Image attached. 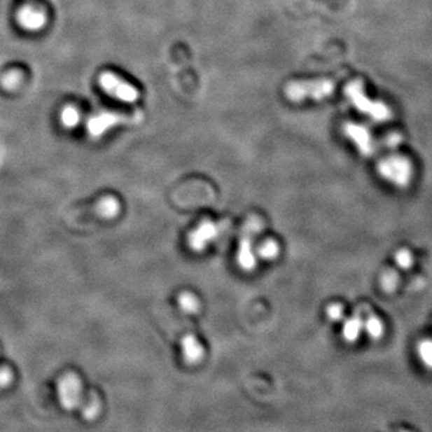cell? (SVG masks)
<instances>
[{
  "mask_svg": "<svg viewBox=\"0 0 432 432\" xmlns=\"http://www.w3.org/2000/svg\"><path fill=\"white\" fill-rule=\"evenodd\" d=\"M126 122H130V118L124 116V114L114 113V112H101V113L92 116L89 119V134H92V137H101L109 129Z\"/></svg>",
  "mask_w": 432,
  "mask_h": 432,
  "instance_id": "52a82bcc",
  "label": "cell"
},
{
  "mask_svg": "<svg viewBox=\"0 0 432 432\" xmlns=\"http://www.w3.org/2000/svg\"><path fill=\"white\" fill-rule=\"evenodd\" d=\"M346 95L349 97V100L352 102V105L356 109L366 114L368 117L372 118L376 122H383L391 118V111L383 105L381 102L370 100L369 97H366L364 92V87L361 81H353L344 89Z\"/></svg>",
  "mask_w": 432,
  "mask_h": 432,
  "instance_id": "7a4b0ae2",
  "label": "cell"
},
{
  "mask_svg": "<svg viewBox=\"0 0 432 432\" xmlns=\"http://www.w3.org/2000/svg\"><path fill=\"white\" fill-rule=\"evenodd\" d=\"M97 214L105 218H113L120 211V203L112 196L102 198L97 207Z\"/></svg>",
  "mask_w": 432,
  "mask_h": 432,
  "instance_id": "4fadbf2b",
  "label": "cell"
},
{
  "mask_svg": "<svg viewBox=\"0 0 432 432\" xmlns=\"http://www.w3.org/2000/svg\"><path fill=\"white\" fill-rule=\"evenodd\" d=\"M383 330L384 329H383L382 322L376 319L375 316L370 317L364 322V332H366L371 339H375V340L379 339L383 335Z\"/></svg>",
  "mask_w": 432,
  "mask_h": 432,
  "instance_id": "ac0fdd59",
  "label": "cell"
},
{
  "mask_svg": "<svg viewBox=\"0 0 432 432\" xmlns=\"http://www.w3.org/2000/svg\"><path fill=\"white\" fill-rule=\"evenodd\" d=\"M344 134L349 137L354 146L358 148L363 155H371L374 151V142L371 139V134L364 126L359 124H346L344 127Z\"/></svg>",
  "mask_w": 432,
  "mask_h": 432,
  "instance_id": "9c48e42d",
  "label": "cell"
},
{
  "mask_svg": "<svg viewBox=\"0 0 432 432\" xmlns=\"http://www.w3.org/2000/svg\"><path fill=\"white\" fill-rule=\"evenodd\" d=\"M257 253L252 248L251 238H244L240 243L237 260L243 270H252L256 265Z\"/></svg>",
  "mask_w": 432,
  "mask_h": 432,
  "instance_id": "8fae6325",
  "label": "cell"
},
{
  "mask_svg": "<svg viewBox=\"0 0 432 432\" xmlns=\"http://www.w3.org/2000/svg\"><path fill=\"white\" fill-rule=\"evenodd\" d=\"M395 262H396V265H399L400 268H410L412 263H413L411 252L407 251V250H401V251L396 252V255H395Z\"/></svg>",
  "mask_w": 432,
  "mask_h": 432,
  "instance_id": "44dd1931",
  "label": "cell"
},
{
  "mask_svg": "<svg viewBox=\"0 0 432 432\" xmlns=\"http://www.w3.org/2000/svg\"><path fill=\"white\" fill-rule=\"evenodd\" d=\"M363 332H364V322H361V319L358 317L347 319L342 328V336L344 340L349 342L357 341Z\"/></svg>",
  "mask_w": 432,
  "mask_h": 432,
  "instance_id": "7c38bea8",
  "label": "cell"
},
{
  "mask_svg": "<svg viewBox=\"0 0 432 432\" xmlns=\"http://www.w3.org/2000/svg\"><path fill=\"white\" fill-rule=\"evenodd\" d=\"M334 90L330 80L297 81L286 87V97L293 102L304 100H322L329 97Z\"/></svg>",
  "mask_w": 432,
  "mask_h": 432,
  "instance_id": "6da1fadb",
  "label": "cell"
},
{
  "mask_svg": "<svg viewBox=\"0 0 432 432\" xmlns=\"http://www.w3.org/2000/svg\"><path fill=\"white\" fill-rule=\"evenodd\" d=\"M22 82H23V74L20 70H11V71L6 72L0 80L1 87L8 92H13L20 88Z\"/></svg>",
  "mask_w": 432,
  "mask_h": 432,
  "instance_id": "9a60e30c",
  "label": "cell"
},
{
  "mask_svg": "<svg viewBox=\"0 0 432 432\" xmlns=\"http://www.w3.org/2000/svg\"><path fill=\"white\" fill-rule=\"evenodd\" d=\"M279 245L274 240H265L257 248V256L265 260H273L279 255Z\"/></svg>",
  "mask_w": 432,
  "mask_h": 432,
  "instance_id": "e0dca14e",
  "label": "cell"
},
{
  "mask_svg": "<svg viewBox=\"0 0 432 432\" xmlns=\"http://www.w3.org/2000/svg\"><path fill=\"white\" fill-rule=\"evenodd\" d=\"M17 23L27 32H39L47 25V15L42 8L27 5L17 13Z\"/></svg>",
  "mask_w": 432,
  "mask_h": 432,
  "instance_id": "ba28073f",
  "label": "cell"
},
{
  "mask_svg": "<svg viewBox=\"0 0 432 432\" xmlns=\"http://www.w3.org/2000/svg\"><path fill=\"white\" fill-rule=\"evenodd\" d=\"M218 232L220 231L216 223L203 221L188 235L190 249L196 252L204 251L209 246V244L218 238Z\"/></svg>",
  "mask_w": 432,
  "mask_h": 432,
  "instance_id": "8992f818",
  "label": "cell"
},
{
  "mask_svg": "<svg viewBox=\"0 0 432 432\" xmlns=\"http://www.w3.org/2000/svg\"><path fill=\"white\" fill-rule=\"evenodd\" d=\"M11 381H13V372L6 368H1L0 369V388L8 386Z\"/></svg>",
  "mask_w": 432,
  "mask_h": 432,
  "instance_id": "cb8c5ba5",
  "label": "cell"
},
{
  "mask_svg": "<svg viewBox=\"0 0 432 432\" xmlns=\"http://www.w3.org/2000/svg\"><path fill=\"white\" fill-rule=\"evenodd\" d=\"M58 396L60 405L65 410L78 407L82 400V383L76 375H65L58 384Z\"/></svg>",
  "mask_w": 432,
  "mask_h": 432,
  "instance_id": "5b68a950",
  "label": "cell"
},
{
  "mask_svg": "<svg viewBox=\"0 0 432 432\" xmlns=\"http://www.w3.org/2000/svg\"><path fill=\"white\" fill-rule=\"evenodd\" d=\"M378 172L391 184L405 188L412 179V165L406 158L395 155L382 160L378 165Z\"/></svg>",
  "mask_w": 432,
  "mask_h": 432,
  "instance_id": "3957f363",
  "label": "cell"
},
{
  "mask_svg": "<svg viewBox=\"0 0 432 432\" xmlns=\"http://www.w3.org/2000/svg\"><path fill=\"white\" fill-rule=\"evenodd\" d=\"M81 114L78 109L74 106H67L64 107L62 113H60V122L63 124L64 127L67 129H74L76 126L80 124Z\"/></svg>",
  "mask_w": 432,
  "mask_h": 432,
  "instance_id": "2e32d148",
  "label": "cell"
},
{
  "mask_svg": "<svg viewBox=\"0 0 432 432\" xmlns=\"http://www.w3.org/2000/svg\"><path fill=\"white\" fill-rule=\"evenodd\" d=\"M101 88L109 95L123 101V102H134L139 97V92L134 85L123 81L119 76L114 75L112 72H104L99 78Z\"/></svg>",
  "mask_w": 432,
  "mask_h": 432,
  "instance_id": "277c9868",
  "label": "cell"
},
{
  "mask_svg": "<svg viewBox=\"0 0 432 432\" xmlns=\"http://www.w3.org/2000/svg\"><path fill=\"white\" fill-rule=\"evenodd\" d=\"M181 351L186 363L195 364L198 363L203 358V346L200 344V341L193 335L185 336L181 341Z\"/></svg>",
  "mask_w": 432,
  "mask_h": 432,
  "instance_id": "30bf717a",
  "label": "cell"
},
{
  "mask_svg": "<svg viewBox=\"0 0 432 432\" xmlns=\"http://www.w3.org/2000/svg\"><path fill=\"white\" fill-rule=\"evenodd\" d=\"M178 305L181 307V310L188 315H193L200 310V302L198 299L189 292L179 294L178 297Z\"/></svg>",
  "mask_w": 432,
  "mask_h": 432,
  "instance_id": "5bb4252c",
  "label": "cell"
},
{
  "mask_svg": "<svg viewBox=\"0 0 432 432\" xmlns=\"http://www.w3.org/2000/svg\"><path fill=\"white\" fill-rule=\"evenodd\" d=\"M327 315L332 321H340L344 316V307L339 304H333L330 307H328Z\"/></svg>",
  "mask_w": 432,
  "mask_h": 432,
  "instance_id": "7402d4cb",
  "label": "cell"
},
{
  "mask_svg": "<svg viewBox=\"0 0 432 432\" xmlns=\"http://www.w3.org/2000/svg\"><path fill=\"white\" fill-rule=\"evenodd\" d=\"M396 282H398V279H396V275H395V274L386 273L382 279L383 290H395V287H396Z\"/></svg>",
  "mask_w": 432,
  "mask_h": 432,
  "instance_id": "603a6c76",
  "label": "cell"
},
{
  "mask_svg": "<svg viewBox=\"0 0 432 432\" xmlns=\"http://www.w3.org/2000/svg\"><path fill=\"white\" fill-rule=\"evenodd\" d=\"M100 410V401L97 395L92 394L82 407V414L85 419H94Z\"/></svg>",
  "mask_w": 432,
  "mask_h": 432,
  "instance_id": "d6986e66",
  "label": "cell"
},
{
  "mask_svg": "<svg viewBox=\"0 0 432 432\" xmlns=\"http://www.w3.org/2000/svg\"><path fill=\"white\" fill-rule=\"evenodd\" d=\"M418 357L424 366L432 369V341L425 340L418 346Z\"/></svg>",
  "mask_w": 432,
  "mask_h": 432,
  "instance_id": "ffe728a7",
  "label": "cell"
}]
</instances>
